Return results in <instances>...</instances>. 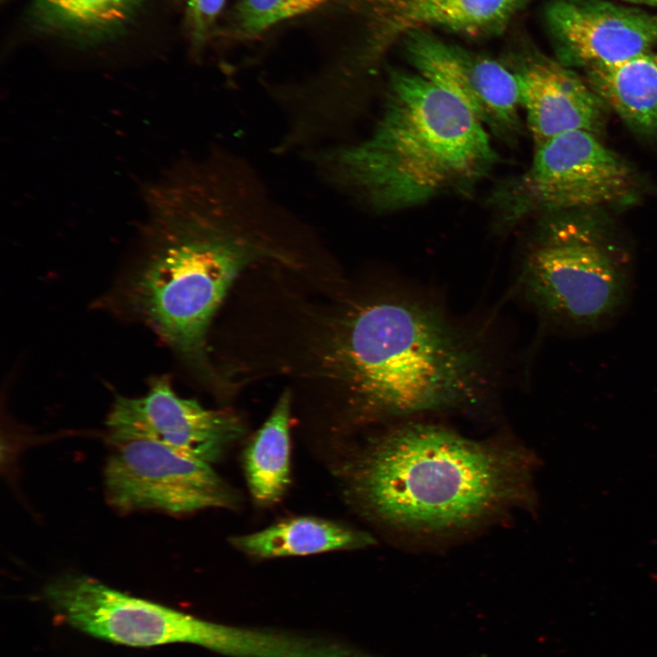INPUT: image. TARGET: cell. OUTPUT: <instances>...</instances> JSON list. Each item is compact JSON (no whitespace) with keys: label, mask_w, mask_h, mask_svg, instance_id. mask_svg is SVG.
<instances>
[{"label":"cell","mask_w":657,"mask_h":657,"mask_svg":"<svg viewBox=\"0 0 657 657\" xmlns=\"http://www.w3.org/2000/svg\"><path fill=\"white\" fill-rule=\"evenodd\" d=\"M535 148L529 168L503 182L491 196L506 222L540 210L614 203L632 191L631 169L594 133L571 130Z\"/></svg>","instance_id":"obj_6"},{"label":"cell","mask_w":657,"mask_h":657,"mask_svg":"<svg viewBox=\"0 0 657 657\" xmlns=\"http://www.w3.org/2000/svg\"><path fill=\"white\" fill-rule=\"evenodd\" d=\"M290 406L286 391L244 453V471L254 501L262 506L278 503L290 484Z\"/></svg>","instance_id":"obj_16"},{"label":"cell","mask_w":657,"mask_h":657,"mask_svg":"<svg viewBox=\"0 0 657 657\" xmlns=\"http://www.w3.org/2000/svg\"><path fill=\"white\" fill-rule=\"evenodd\" d=\"M634 3L646 4L651 5H657V0H628Z\"/></svg>","instance_id":"obj_20"},{"label":"cell","mask_w":657,"mask_h":657,"mask_svg":"<svg viewBox=\"0 0 657 657\" xmlns=\"http://www.w3.org/2000/svg\"><path fill=\"white\" fill-rule=\"evenodd\" d=\"M556 59L591 68L629 59L657 45V15L607 0H551L545 10Z\"/></svg>","instance_id":"obj_11"},{"label":"cell","mask_w":657,"mask_h":657,"mask_svg":"<svg viewBox=\"0 0 657 657\" xmlns=\"http://www.w3.org/2000/svg\"><path fill=\"white\" fill-rule=\"evenodd\" d=\"M52 609L69 625L110 642L132 647L199 646L204 620L133 597L80 574H64L44 589Z\"/></svg>","instance_id":"obj_8"},{"label":"cell","mask_w":657,"mask_h":657,"mask_svg":"<svg viewBox=\"0 0 657 657\" xmlns=\"http://www.w3.org/2000/svg\"><path fill=\"white\" fill-rule=\"evenodd\" d=\"M144 200L141 249L120 286L119 307L211 376L214 315L242 270L284 256L274 234L293 216L248 162L224 153L177 164Z\"/></svg>","instance_id":"obj_1"},{"label":"cell","mask_w":657,"mask_h":657,"mask_svg":"<svg viewBox=\"0 0 657 657\" xmlns=\"http://www.w3.org/2000/svg\"><path fill=\"white\" fill-rule=\"evenodd\" d=\"M507 67L535 147L564 132L601 129L606 104L570 68L537 51L516 56Z\"/></svg>","instance_id":"obj_13"},{"label":"cell","mask_w":657,"mask_h":657,"mask_svg":"<svg viewBox=\"0 0 657 657\" xmlns=\"http://www.w3.org/2000/svg\"><path fill=\"white\" fill-rule=\"evenodd\" d=\"M588 83L607 107L628 125L657 134V54L647 51L629 59L587 69Z\"/></svg>","instance_id":"obj_15"},{"label":"cell","mask_w":657,"mask_h":657,"mask_svg":"<svg viewBox=\"0 0 657 657\" xmlns=\"http://www.w3.org/2000/svg\"><path fill=\"white\" fill-rule=\"evenodd\" d=\"M374 542V538L362 530L313 516L282 520L260 531L231 539L236 549L256 558L359 549Z\"/></svg>","instance_id":"obj_14"},{"label":"cell","mask_w":657,"mask_h":657,"mask_svg":"<svg viewBox=\"0 0 657 657\" xmlns=\"http://www.w3.org/2000/svg\"><path fill=\"white\" fill-rule=\"evenodd\" d=\"M197 38L205 32L222 10L225 0H184Z\"/></svg>","instance_id":"obj_19"},{"label":"cell","mask_w":657,"mask_h":657,"mask_svg":"<svg viewBox=\"0 0 657 657\" xmlns=\"http://www.w3.org/2000/svg\"><path fill=\"white\" fill-rule=\"evenodd\" d=\"M404 53L415 71L460 99L501 141L522 133L517 82L505 64L448 43L428 30L407 33Z\"/></svg>","instance_id":"obj_10"},{"label":"cell","mask_w":657,"mask_h":657,"mask_svg":"<svg viewBox=\"0 0 657 657\" xmlns=\"http://www.w3.org/2000/svg\"><path fill=\"white\" fill-rule=\"evenodd\" d=\"M518 274L526 299L543 316L592 328L624 305L628 270L596 225L575 219L546 224Z\"/></svg>","instance_id":"obj_5"},{"label":"cell","mask_w":657,"mask_h":657,"mask_svg":"<svg viewBox=\"0 0 657 657\" xmlns=\"http://www.w3.org/2000/svg\"><path fill=\"white\" fill-rule=\"evenodd\" d=\"M536 460L524 447L408 423L373 439L349 467L360 506L410 533L446 534L531 500Z\"/></svg>","instance_id":"obj_2"},{"label":"cell","mask_w":657,"mask_h":657,"mask_svg":"<svg viewBox=\"0 0 657 657\" xmlns=\"http://www.w3.org/2000/svg\"><path fill=\"white\" fill-rule=\"evenodd\" d=\"M110 440L160 443L175 453L213 464L245 433L244 422L226 410H210L180 397L167 377L154 378L141 397L119 396L107 418Z\"/></svg>","instance_id":"obj_9"},{"label":"cell","mask_w":657,"mask_h":657,"mask_svg":"<svg viewBox=\"0 0 657 657\" xmlns=\"http://www.w3.org/2000/svg\"><path fill=\"white\" fill-rule=\"evenodd\" d=\"M327 0H241L232 26L240 36L258 35L274 25L322 6Z\"/></svg>","instance_id":"obj_18"},{"label":"cell","mask_w":657,"mask_h":657,"mask_svg":"<svg viewBox=\"0 0 657 657\" xmlns=\"http://www.w3.org/2000/svg\"><path fill=\"white\" fill-rule=\"evenodd\" d=\"M488 130L449 91L417 72L392 69L370 133L315 152L323 177L377 213L466 193L498 162Z\"/></svg>","instance_id":"obj_3"},{"label":"cell","mask_w":657,"mask_h":657,"mask_svg":"<svg viewBox=\"0 0 657 657\" xmlns=\"http://www.w3.org/2000/svg\"><path fill=\"white\" fill-rule=\"evenodd\" d=\"M144 0H34L30 15L43 30L95 40L121 29Z\"/></svg>","instance_id":"obj_17"},{"label":"cell","mask_w":657,"mask_h":657,"mask_svg":"<svg viewBox=\"0 0 657 657\" xmlns=\"http://www.w3.org/2000/svg\"><path fill=\"white\" fill-rule=\"evenodd\" d=\"M529 0H359L369 36L349 69L359 78L409 32L440 28L468 37L504 32Z\"/></svg>","instance_id":"obj_12"},{"label":"cell","mask_w":657,"mask_h":657,"mask_svg":"<svg viewBox=\"0 0 657 657\" xmlns=\"http://www.w3.org/2000/svg\"><path fill=\"white\" fill-rule=\"evenodd\" d=\"M117 445L104 469V485L110 503L120 511L185 514L232 508L238 502L235 491L208 463L151 441Z\"/></svg>","instance_id":"obj_7"},{"label":"cell","mask_w":657,"mask_h":657,"mask_svg":"<svg viewBox=\"0 0 657 657\" xmlns=\"http://www.w3.org/2000/svg\"><path fill=\"white\" fill-rule=\"evenodd\" d=\"M343 328L336 356L364 416L467 409L490 391L484 343L432 302L379 297L357 307Z\"/></svg>","instance_id":"obj_4"}]
</instances>
